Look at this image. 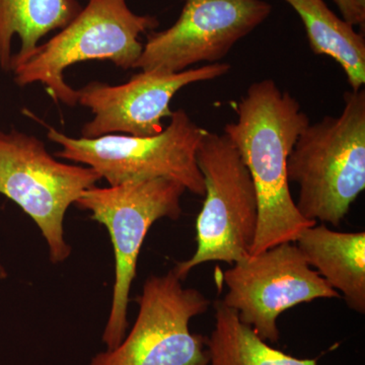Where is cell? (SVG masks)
Segmentation results:
<instances>
[{
    "mask_svg": "<svg viewBox=\"0 0 365 365\" xmlns=\"http://www.w3.org/2000/svg\"><path fill=\"white\" fill-rule=\"evenodd\" d=\"M237 120L225 125L256 190L259 220L251 255L294 242L317 222L300 215L287 178V158L309 124L297 98L273 79L252 83L235 105Z\"/></svg>",
    "mask_w": 365,
    "mask_h": 365,
    "instance_id": "obj_1",
    "label": "cell"
},
{
    "mask_svg": "<svg viewBox=\"0 0 365 365\" xmlns=\"http://www.w3.org/2000/svg\"><path fill=\"white\" fill-rule=\"evenodd\" d=\"M338 117L307 125L287 158L299 186L297 207L311 222L338 227L365 189V91H346Z\"/></svg>",
    "mask_w": 365,
    "mask_h": 365,
    "instance_id": "obj_2",
    "label": "cell"
},
{
    "mask_svg": "<svg viewBox=\"0 0 365 365\" xmlns=\"http://www.w3.org/2000/svg\"><path fill=\"white\" fill-rule=\"evenodd\" d=\"M158 26L157 18L134 14L126 0H88L71 23L14 67V83H42L55 103L73 107L78 93L64 81L66 69L88 60L134 68L143 50L139 37Z\"/></svg>",
    "mask_w": 365,
    "mask_h": 365,
    "instance_id": "obj_3",
    "label": "cell"
},
{
    "mask_svg": "<svg viewBox=\"0 0 365 365\" xmlns=\"http://www.w3.org/2000/svg\"><path fill=\"white\" fill-rule=\"evenodd\" d=\"M186 192L180 182L165 178L125 182L116 186L86 190L74 205L90 212L111 237L115 276L112 304L102 341L108 350L126 336L128 304L137 262L146 235L162 218L177 220L182 215L181 198Z\"/></svg>",
    "mask_w": 365,
    "mask_h": 365,
    "instance_id": "obj_4",
    "label": "cell"
},
{
    "mask_svg": "<svg viewBox=\"0 0 365 365\" xmlns=\"http://www.w3.org/2000/svg\"><path fill=\"white\" fill-rule=\"evenodd\" d=\"M196 160L205 199L196 220L195 253L173 268L182 280L201 264L234 265L249 258L258 227L256 190L232 140L225 133L205 130Z\"/></svg>",
    "mask_w": 365,
    "mask_h": 365,
    "instance_id": "obj_5",
    "label": "cell"
},
{
    "mask_svg": "<svg viewBox=\"0 0 365 365\" xmlns=\"http://www.w3.org/2000/svg\"><path fill=\"white\" fill-rule=\"evenodd\" d=\"M169 125L150 137L107 134L74 138L48 127L49 140L62 150L55 157L91 168L110 186L139 180L165 179L180 182L186 191L204 196V180L196 153L206 129L182 109L173 112Z\"/></svg>",
    "mask_w": 365,
    "mask_h": 365,
    "instance_id": "obj_6",
    "label": "cell"
},
{
    "mask_svg": "<svg viewBox=\"0 0 365 365\" xmlns=\"http://www.w3.org/2000/svg\"><path fill=\"white\" fill-rule=\"evenodd\" d=\"M101 180L91 168L55 160L36 136L0 131V194L36 223L53 264L71 257L64 237L67 210Z\"/></svg>",
    "mask_w": 365,
    "mask_h": 365,
    "instance_id": "obj_7",
    "label": "cell"
},
{
    "mask_svg": "<svg viewBox=\"0 0 365 365\" xmlns=\"http://www.w3.org/2000/svg\"><path fill=\"white\" fill-rule=\"evenodd\" d=\"M182 282L173 269L150 276L137 297L130 333L114 349L96 354L90 365H208L207 338L192 333L190 322L208 311L210 302Z\"/></svg>",
    "mask_w": 365,
    "mask_h": 365,
    "instance_id": "obj_8",
    "label": "cell"
},
{
    "mask_svg": "<svg viewBox=\"0 0 365 365\" xmlns=\"http://www.w3.org/2000/svg\"><path fill=\"white\" fill-rule=\"evenodd\" d=\"M223 304L263 340H279L277 319L287 309L319 299L340 297L307 263L294 242H282L237 262L223 273Z\"/></svg>",
    "mask_w": 365,
    "mask_h": 365,
    "instance_id": "obj_9",
    "label": "cell"
},
{
    "mask_svg": "<svg viewBox=\"0 0 365 365\" xmlns=\"http://www.w3.org/2000/svg\"><path fill=\"white\" fill-rule=\"evenodd\" d=\"M271 11L264 0H186L174 25L151 31L134 68L177 73L200 62H220Z\"/></svg>",
    "mask_w": 365,
    "mask_h": 365,
    "instance_id": "obj_10",
    "label": "cell"
},
{
    "mask_svg": "<svg viewBox=\"0 0 365 365\" xmlns=\"http://www.w3.org/2000/svg\"><path fill=\"white\" fill-rule=\"evenodd\" d=\"M232 66L215 62L177 73L141 71L123 85L91 81L76 91L78 104L88 108L93 120L81 129L83 138L123 133L150 137L163 131V118L172 116L170 101L185 86L225 76Z\"/></svg>",
    "mask_w": 365,
    "mask_h": 365,
    "instance_id": "obj_11",
    "label": "cell"
},
{
    "mask_svg": "<svg viewBox=\"0 0 365 365\" xmlns=\"http://www.w3.org/2000/svg\"><path fill=\"white\" fill-rule=\"evenodd\" d=\"M309 265L359 314L365 313V232L325 225L304 230L294 242Z\"/></svg>",
    "mask_w": 365,
    "mask_h": 365,
    "instance_id": "obj_12",
    "label": "cell"
},
{
    "mask_svg": "<svg viewBox=\"0 0 365 365\" xmlns=\"http://www.w3.org/2000/svg\"><path fill=\"white\" fill-rule=\"evenodd\" d=\"M81 9L78 0H0V68L21 66L43 37L66 28Z\"/></svg>",
    "mask_w": 365,
    "mask_h": 365,
    "instance_id": "obj_13",
    "label": "cell"
},
{
    "mask_svg": "<svg viewBox=\"0 0 365 365\" xmlns=\"http://www.w3.org/2000/svg\"><path fill=\"white\" fill-rule=\"evenodd\" d=\"M299 14L312 51L337 62L352 91L365 83V41L349 23L329 9L324 0H285Z\"/></svg>",
    "mask_w": 365,
    "mask_h": 365,
    "instance_id": "obj_14",
    "label": "cell"
},
{
    "mask_svg": "<svg viewBox=\"0 0 365 365\" xmlns=\"http://www.w3.org/2000/svg\"><path fill=\"white\" fill-rule=\"evenodd\" d=\"M215 309V329L206 340L208 365H318V359H297L269 346L222 299Z\"/></svg>",
    "mask_w": 365,
    "mask_h": 365,
    "instance_id": "obj_15",
    "label": "cell"
},
{
    "mask_svg": "<svg viewBox=\"0 0 365 365\" xmlns=\"http://www.w3.org/2000/svg\"><path fill=\"white\" fill-rule=\"evenodd\" d=\"M342 14L343 20L352 26H359L364 31L365 14L357 6L355 0H333Z\"/></svg>",
    "mask_w": 365,
    "mask_h": 365,
    "instance_id": "obj_16",
    "label": "cell"
},
{
    "mask_svg": "<svg viewBox=\"0 0 365 365\" xmlns=\"http://www.w3.org/2000/svg\"><path fill=\"white\" fill-rule=\"evenodd\" d=\"M7 276H9V273H7L6 269L2 264H0V280L6 279Z\"/></svg>",
    "mask_w": 365,
    "mask_h": 365,
    "instance_id": "obj_17",
    "label": "cell"
},
{
    "mask_svg": "<svg viewBox=\"0 0 365 365\" xmlns=\"http://www.w3.org/2000/svg\"><path fill=\"white\" fill-rule=\"evenodd\" d=\"M356 2L357 6L362 13L365 14V0H355Z\"/></svg>",
    "mask_w": 365,
    "mask_h": 365,
    "instance_id": "obj_18",
    "label": "cell"
}]
</instances>
